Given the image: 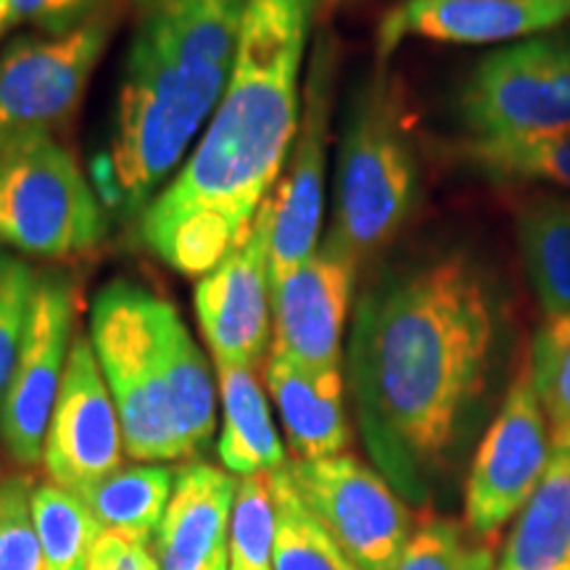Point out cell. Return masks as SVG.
Masks as SVG:
<instances>
[{"mask_svg":"<svg viewBox=\"0 0 570 570\" xmlns=\"http://www.w3.org/2000/svg\"><path fill=\"white\" fill-rule=\"evenodd\" d=\"M512 336L508 285L454 246L386 269L362 294L346 348L362 444L407 504L433 502L489 415Z\"/></svg>","mask_w":570,"mask_h":570,"instance_id":"6da1fadb","label":"cell"},{"mask_svg":"<svg viewBox=\"0 0 570 570\" xmlns=\"http://www.w3.org/2000/svg\"><path fill=\"white\" fill-rule=\"evenodd\" d=\"M317 0H248L225 96L175 180L142 209L148 248L188 277L240 246L281 180L302 122Z\"/></svg>","mask_w":570,"mask_h":570,"instance_id":"7a4b0ae2","label":"cell"},{"mask_svg":"<svg viewBox=\"0 0 570 570\" xmlns=\"http://www.w3.org/2000/svg\"><path fill=\"white\" fill-rule=\"evenodd\" d=\"M420 161L399 80L377 69L354 92L341 132L327 238L356 262L389 246L417 209Z\"/></svg>","mask_w":570,"mask_h":570,"instance_id":"3957f363","label":"cell"},{"mask_svg":"<svg viewBox=\"0 0 570 570\" xmlns=\"http://www.w3.org/2000/svg\"><path fill=\"white\" fill-rule=\"evenodd\" d=\"M227 77L190 75L156 48L132 38L111 167L130 209H146L180 164L206 119L223 101Z\"/></svg>","mask_w":570,"mask_h":570,"instance_id":"277c9868","label":"cell"},{"mask_svg":"<svg viewBox=\"0 0 570 570\" xmlns=\"http://www.w3.org/2000/svg\"><path fill=\"white\" fill-rule=\"evenodd\" d=\"M159 304L142 285L117 281L96 296L90 315V344L117 404L125 452L138 462L185 458L161 375Z\"/></svg>","mask_w":570,"mask_h":570,"instance_id":"5b68a950","label":"cell"},{"mask_svg":"<svg viewBox=\"0 0 570 570\" xmlns=\"http://www.w3.org/2000/svg\"><path fill=\"white\" fill-rule=\"evenodd\" d=\"M101 202L51 132L0 138V244L63 259L104 238Z\"/></svg>","mask_w":570,"mask_h":570,"instance_id":"8992f818","label":"cell"},{"mask_svg":"<svg viewBox=\"0 0 570 570\" xmlns=\"http://www.w3.org/2000/svg\"><path fill=\"white\" fill-rule=\"evenodd\" d=\"M465 138H520L570 127V24L510 42L475 63L458 96Z\"/></svg>","mask_w":570,"mask_h":570,"instance_id":"52a82bcc","label":"cell"},{"mask_svg":"<svg viewBox=\"0 0 570 570\" xmlns=\"http://www.w3.org/2000/svg\"><path fill=\"white\" fill-rule=\"evenodd\" d=\"M554 454L550 423L533 389L529 362L475 446L465 481V529L475 539L497 537L525 508Z\"/></svg>","mask_w":570,"mask_h":570,"instance_id":"ba28073f","label":"cell"},{"mask_svg":"<svg viewBox=\"0 0 570 570\" xmlns=\"http://www.w3.org/2000/svg\"><path fill=\"white\" fill-rule=\"evenodd\" d=\"M291 481L356 570H394L412 539V512L399 491L352 454L285 462Z\"/></svg>","mask_w":570,"mask_h":570,"instance_id":"9c48e42d","label":"cell"},{"mask_svg":"<svg viewBox=\"0 0 570 570\" xmlns=\"http://www.w3.org/2000/svg\"><path fill=\"white\" fill-rule=\"evenodd\" d=\"M111 24H88L51 38H21L0 56V138L51 132L80 106L101 61Z\"/></svg>","mask_w":570,"mask_h":570,"instance_id":"30bf717a","label":"cell"},{"mask_svg":"<svg viewBox=\"0 0 570 570\" xmlns=\"http://www.w3.org/2000/svg\"><path fill=\"white\" fill-rule=\"evenodd\" d=\"M71 320V285L59 275L38 277L24 341L0 410V439L21 468L42 462L46 433L69 360Z\"/></svg>","mask_w":570,"mask_h":570,"instance_id":"8fae6325","label":"cell"},{"mask_svg":"<svg viewBox=\"0 0 570 570\" xmlns=\"http://www.w3.org/2000/svg\"><path fill=\"white\" fill-rule=\"evenodd\" d=\"M275 198L262 204L252 230L240 246L212 273L198 277L196 315L204 338L219 365H262L273 333V294H269V240H273Z\"/></svg>","mask_w":570,"mask_h":570,"instance_id":"7c38bea8","label":"cell"},{"mask_svg":"<svg viewBox=\"0 0 570 570\" xmlns=\"http://www.w3.org/2000/svg\"><path fill=\"white\" fill-rule=\"evenodd\" d=\"M122 423L90 338H71L61 391L42 446L48 481L80 494L117 473L122 468Z\"/></svg>","mask_w":570,"mask_h":570,"instance_id":"4fadbf2b","label":"cell"},{"mask_svg":"<svg viewBox=\"0 0 570 570\" xmlns=\"http://www.w3.org/2000/svg\"><path fill=\"white\" fill-rule=\"evenodd\" d=\"M333 106V51L320 42L306 80L302 122L288 154V173L277 180L273 240H269V291L320 246L325 212L327 130Z\"/></svg>","mask_w":570,"mask_h":570,"instance_id":"5bb4252c","label":"cell"},{"mask_svg":"<svg viewBox=\"0 0 570 570\" xmlns=\"http://www.w3.org/2000/svg\"><path fill=\"white\" fill-rule=\"evenodd\" d=\"M360 262L336 240L273 285V348L269 354L309 370L344 365V331Z\"/></svg>","mask_w":570,"mask_h":570,"instance_id":"9a60e30c","label":"cell"},{"mask_svg":"<svg viewBox=\"0 0 570 570\" xmlns=\"http://www.w3.org/2000/svg\"><path fill=\"white\" fill-rule=\"evenodd\" d=\"M570 21V0H402L377 27V59L404 40L494 46L552 32Z\"/></svg>","mask_w":570,"mask_h":570,"instance_id":"2e32d148","label":"cell"},{"mask_svg":"<svg viewBox=\"0 0 570 570\" xmlns=\"http://www.w3.org/2000/svg\"><path fill=\"white\" fill-rule=\"evenodd\" d=\"M238 481L190 462L175 470V489L156 531L161 570H230V525Z\"/></svg>","mask_w":570,"mask_h":570,"instance_id":"e0dca14e","label":"cell"},{"mask_svg":"<svg viewBox=\"0 0 570 570\" xmlns=\"http://www.w3.org/2000/svg\"><path fill=\"white\" fill-rule=\"evenodd\" d=\"M248 0H135V38L190 75L227 77Z\"/></svg>","mask_w":570,"mask_h":570,"instance_id":"ac0fdd59","label":"cell"},{"mask_svg":"<svg viewBox=\"0 0 570 570\" xmlns=\"http://www.w3.org/2000/svg\"><path fill=\"white\" fill-rule=\"evenodd\" d=\"M267 386L296 460L344 454L352 436L344 404V367L309 370L269 354Z\"/></svg>","mask_w":570,"mask_h":570,"instance_id":"d6986e66","label":"cell"},{"mask_svg":"<svg viewBox=\"0 0 570 570\" xmlns=\"http://www.w3.org/2000/svg\"><path fill=\"white\" fill-rule=\"evenodd\" d=\"M156 336H159V360L169 407H173L177 436L183 441L185 458H194L209 444L217 423L214 404V381L202 348L169 302L156 312Z\"/></svg>","mask_w":570,"mask_h":570,"instance_id":"ffe728a7","label":"cell"},{"mask_svg":"<svg viewBox=\"0 0 570 570\" xmlns=\"http://www.w3.org/2000/svg\"><path fill=\"white\" fill-rule=\"evenodd\" d=\"M515 238L544 317L570 312V196L537 190L520 198Z\"/></svg>","mask_w":570,"mask_h":570,"instance_id":"44dd1931","label":"cell"},{"mask_svg":"<svg viewBox=\"0 0 570 570\" xmlns=\"http://www.w3.org/2000/svg\"><path fill=\"white\" fill-rule=\"evenodd\" d=\"M497 570H570V446L554 449L544 479L518 512Z\"/></svg>","mask_w":570,"mask_h":570,"instance_id":"7402d4cb","label":"cell"},{"mask_svg":"<svg viewBox=\"0 0 570 570\" xmlns=\"http://www.w3.org/2000/svg\"><path fill=\"white\" fill-rule=\"evenodd\" d=\"M217 365L219 396H223L225 425L219 436V462L233 475L273 473L285 465V449L269 415L265 391L256 381V370Z\"/></svg>","mask_w":570,"mask_h":570,"instance_id":"603a6c76","label":"cell"},{"mask_svg":"<svg viewBox=\"0 0 570 570\" xmlns=\"http://www.w3.org/2000/svg\"><path fill=\"white\" fill-rule=\"evenodd\" d=\"M460 161L487 180L502 185H541L570 196V127L520 138H462Z\"/></svg>","mask_w":570,"mask_h":570,"instance_id":"cb8c5ba5","label":"cell"},{"mask_svg":"<svg viewBox=\"0 0 570 570\" xmlns=\"http://www.w3.org/2000/svg\"><path fill=\"white\" fill-rule=\"evenodd\" d=\"M175 489V470L164 465L119 468L109 479L80 491L85 508L104 531L151 544Z\"/></svg>","mask_w":570,"mask_h":570,"instance_id":"d4e9b609","label":"cell"},{"mask_svg":"<svg viewBox=\"0 0 570 570\" xmlns=\"http://www.w3.org/2000/svg\"><path fill=\"white\" fill-rule=\"evenodd\" d=\"M269 487L275 499V570H356L336 539L298 497L288 468L273 470Z\"/></svg>","mask_w":570,"mask_h":570,"instance_id":"484cf974","label":"cell"},{"mask_svg":"<svg viewBox=\"0 0 570 570\" xmlns=\"http://www.w3.org/2000/svg\"><path fill=\"white\" fill-rule=\"evenodd\" d=\"M32 520L46 570H85L104 529L75 491L40 483L32 491Z\"/></svg>","mask_w":570,"mask_h":570,"instance_id":"4316f807","label":"cell"},{"mask_svg":"<svg viewBox=\"0 0 570 570\" xmlns=\"http://www.w3.org/2000/svg\"><path fill=\"white\" fill-rule=\"evenodd\" d=\"M533 389L550 423L554 449L570 446V312L541 320L531 344Z\"/></svg>","mask_w":570,"mask_h":570,"instance_id":"83f0119b","label":"cell"},{"mask_svg":"<svg viewBox=\"0 0 570 570\" xmlns=\"http://www.w3.org/2000/svg\"><path fill=\"white\" fill-rule=\"evenodd\" d=\"M275 499L269 473L238 481L230 525V570H275Z\"/></svg>","mask_w":570,"mask_h":570,"instance_id":"f1b7e54d","label":"cell"},{"mask_svg":"<svg viewBox=\"0 0 570 570\" xmlns=\"http://www.w3.org/2000/svg\"><path fill=\"white\" fill-rule=\"evenodd\" d=\"M394 570H497L494 550L449 518H428Z\"/></svg>","mask_w":570,"mask_h":570,"instance_id":"f546056e","label":"cell"},{"mask_svg":"<svg viewBox=\"0 0 570 570\" xmlns=\"http://www.w3.org/2000/svg\"><path fill=\"white\" fill-rule=\"evenodd\" d=\"M38 275L17 256L0 252V410L17 367Z\"/></svg>","mask_w":570,"mask_h":570,"instance_id":"4dcf8cb0","label":"cell"},{"mask_svg":"<svg viewBox=\"0 0 570 570\" xmlns=\"http://www.w3.org/2000/svg\"><path fill=\"white\" fill-rule=\"evenodd\" d=\"M35 483L24 475L0 481V568L46 570L32 520Z\"/></svg>","mask_w":570,"mask_h":570,"instance_id":"1f68e13d","label":"cell"},{"mask_svg":"<svg viewBox=\"0 0 570 570\" xmlns=\"http://www.w3.org/2000/svg\"><path fill=\"white\" fill-rule=\"evenodd\" d=\"M104 0H11L13 24H35L48 35H67L96 19Z\"/></svg>","mask_w":570,"mask_h":570,"instance_id":"d6a6232c","label":"cell"},{"mask_svg":"<svg viewBox=\"0 0 570 570\" xmlns=\"http://www.w3.org/2000/svg\"><path fill=\"white\" fill-rule=\"evenodd\" d=\"M85 570H161V562L151 552V544H140L122 533L104 531L92 544Z\"/></svg>","mask_w":570,"mask_h":570,"instance_id":"836d02e7","label":"cell"},{"mask_svg":"<svg viewBox=\"0 0 570 570\" xmlns=\"http://www.w3.org/2000/svg\"><path fill=\"white\" fill-rule=\"evenodd\" d=\"M13 24L11 19V0H0V35H3Z\"/></svg>","mask_w":570,"mask_h":570,"instance_id":"e575fe53","label":"cell"},{"mask_svg":"<svg viewBox=\"0 0 570 570\" xmlns=\"http://www.w3.org/2000/svg\"><path fill=\"white\" fill-rule=\"evenodd\" d=\"M0 481H3V470H0Z\"/></svg>","mask_w":570,"mask_h":570,"instance_id":"d590c367","label":"cell"},{"mask_svg":"<svg viewBox=\"0 0 570 570\" xmlns=\"http://www.w3.org/2000/svg\"><path fill=\"white\" fill-rule=\"evenodd\" d=\"M0 570H3V568H0Z\"/></svg>","mask_w":570,"mask_h":570,"instance_id":"8d00e7d4","label":"cell"}]
</instances>
